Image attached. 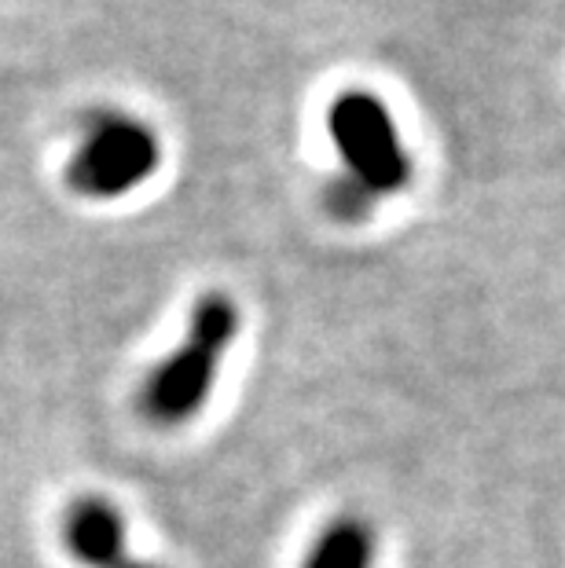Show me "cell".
<instances>
[{
    "label": "cell",
    "instance_id": "cell-1",
    "mask_svg": "<svg viewBox=\"0 0 565 568\" xmlns=\"http://www.w3.org/2000/svg\"><path fill=\"white\" fill-rule=\"evenodd\" d=\"M239 305L221 290L195 301L180 345L148 374L140 389V415L151 426L176 429L202 415L239 337Z\"/></svg>",
    "mask_w": 565,
    "mask_h": 568
},
{
    "label": "cell",
    "instance_id": "cell-2",
    "mask_svg": "<svg viewBox=\"0 0 565 568\" xmlns=\"http://www.w3.org/2000/svg\"><path fill=\"white\" fill-rule=\"evenodd\" d=\"M327 136L349 169V180L371 199L396 195L412 184V154L404 151L390 106L371 92H342L327 106Z\"/></svg>",
    "mask_w": 565,
    "mask_h": 568
},
{
    "label": "cell",
    "instance_id": "cell-3",
    "mask_svg": "<svg viewBox=\"0 0 565 568\" xmlns=\"http://www.w3.org/2000/svg\"><path fill=\"white\" fill-rule=\"evenodd\" d=\"M159 162L162 143L151 125L129 114H100L67 162V184L81 199L111 202L148 184L159 173Z\"/></svg>",
    "mask_w": 565,
    "mask_h": 568
},
{
    "label": "cell",
    "instance_id": "cell-4",
    "mask_svg": "<svg viewBox=\"0 0 565 568\" xmlns=\"http://www.w3.org/2000/svg\"><path fill=\"white\" fill-rule=\"evenodd\" d=\"M59 539L81 568H159L132 558L125 547V517L103 495H78L63 510Z\"/></svg>",
    "mask_w": 565,
    "mask_h": 568
},
{
    "label": "cell",
    "instance_id": "cell-5",
    "mask_svg": "<svg viewBox=\"0 0 565 568\" xmlns=\"http://www.w3.org/2000/svg\"><path fill=\"white\" fill-rule=\"evenodd\" d=\"M375 528L356 514H339L312 539L302 568H375Z\"/></svg>",
    "mask_w": 565,
    "mask_h": 568
},
{
    "label": "cell",
    "instance_id": "cell-6",
    "mask_svg": "<svg viewBox=\"0 0 565 568\" xmlns=\"http://www.w3.org/2000/svg\"><path fill=\"white\" fill-rule=\"evenodd\" d=\"M327 205H331V213L334 216H342V221H360V216H367L371 213V205H375V199L367 195L364 187L353 184V180H339L331 191H327Z\"/></svg>",
    "mask_w": 565,
    "mask_h": 568
}]
</instances>
